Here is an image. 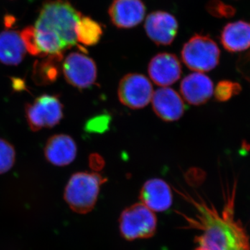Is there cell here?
I'll use <instances>...</instances> for the list:
<instances>
[{"label":"cell","instance_id":"cell-16","mask_svg":"<svg viewBox=\"0 0 250 250\" xmlns=\"http://www.w3.org/2000/svg\"><path fill=\"white\" fill-rule=\"evenodd\" d=\"M220 41L229 52L246 51L250 48V22L237 21L229 23L222 31Z\"/></svg>","mask_w":250,"mask_h":250},{"label":"cell","instance_id":"cell-5","mask_svg":"<svg viewBox=\"0 0 250 250\" xmlns=\"http://www.w3.org/2000/svg\"><path fill=\"white\" fill-rule=\"evenodd\" d=\"M181 55L190 70L205 72L218 65L220 52L216 42L209 36L195 34L184 44Z\"/></svg>","mask_w":250,"mask_h":250},{"label":"cell","instance_id":"cell-14","mask_svg":"<svg viewBox=\"0 0 250 250\" xmlns=\"http://www.w3.org/2000/svg\"><path fill=\"white\" fill-rule=\"evenodd\" d=\"M180 91L188 103L200 106L210 100L214 89L209 77L202 72H196L190 74L182 81Z\"/></svg>","mask_w":250,"mask_h":250},{"label":"cell","instance_id":"cell-10","mask_svg":"<svg viewBox=\"0 0 250 250\" xmlns=\"http://www.w3.org/2000/svg\"><path fill=\"white\" fill-rule=\"evenodd\" d=\"M148 73L156 85L167 87L173 84L182 75V65L175 54L160 53L154 56L149 65Z\"/></svg>","mask_w":250,"mask_h":250},{"label":"cell","instance_id":"cell-7","mask_svg":"<svg viewBox=\"0 0 250 250\" xmlns=\"http://www.w3.org/2000/svg\"><path fill=\"white\" fill-rule=\"evenodd\" d=\"M153 93L152 83L141 74H127L121 79L118 85L120 102L132 109L146 107L152 100Z\"/></svg>","mask_w":250,"mask_h":250},{"label":"cell","instance_id":"cell-21","mask_svg":"<svg viewBox=\"0 0 250 250\" xmlns=\"http://www.w3.org/2000/svg\"><path fill=\"white\" fill-rule=\"evenodd\" d=\"M16 161L14 147L5 140L0 139V174L11 170Z\"/></svg>","mask_w":250,"mask_h":250},{"label":"cell","instance_id":"cell-11","mask_svg":"<svg viewBox=\"0 0 250 250\" xmlns=\"http://www.w3.org/2000/svg\"><path fill=\"white\" fill-rule=\"evenodd\" d=\"M142 0H113L108 9L112 23L120 29H130L140 24L146 16Z\"/></svg>","mask_w":250,"mask_h":250},{"label":"cell","instance_id":"cell-20","mask_svg":"<svg viewBox=\"0 0 250 250\" xmlns=\"http://www.w3.org/2000/svg\"><path fill=\"white\" fill-rule=\"evenodd\" d=\"M242 87L237 82L223 80L218 82L213 91L215 100L220 103H225L241 93Z\"/></svg>","mask_w":250,"mask_h":250},{"label":"cell","instance_id":"cell-18","mask_svg":"<svg viewBox=\"0 0 250 250\" xmlns=\"http://www.w3.org/2000/svg\"><path fill=\"white\" fill-rule=\"evenodd\" d=\"M103 34L101 25L86 16H82L76 27L77 41L86 46H93L98 43Z\"/></svg>","mask_w":250,"mask_h":250},{"label":"cell","instance_id":"cell-3","mask_svg":"<svg viewBox=\"0 0 250 250\" xmlns=\"http://www.w3.org/2000/svg\"><path fill=\"white\" fill-rule=\"evenodd\" d=\"M106 182V179L97 172H77L67 182L64 199L74 212L86 214L96 205L100 188Z\"/></svg>","mask_w":250,"mask_h":250},{"label":"cell","instance_id":"cell-24","mask_svg":"<svg viewBox=\"0 0 250 250\" xmlns=\"http://www.w3.org/2000/svg\"><path fill=\"white\" fill-rule=\"evenodd\" d=\"M111 118L107 115H101L92 118L85 125V130L88 132L103 133L109 126Z\"/></svg>","mask_w":250,"mask_h":250},{"label":"cell","instance_id":"cell-22","mask_svg":"<svg viewBox=\"0 0 250 250\" xmlns=\"http://www.w3.org/2000/svg\"><path fill=\"white\" fill-rule=\"evenodd\" d=\"M207 9L210 14L216 17L229 18L232 16L235 10L231 6L224 4L219 0H212L207 4Z\"/></svg>","mask_w":250,"mask_h":250},{"label":"cell","instance_id":"cell-6","mask_svg":"<svg viewBox=\"0 0 250 250\" xmlns=\"http://www.w3.org/2000/svg\"><path fill=\"white\" fill-rule=\"evenodd\" d=\"M28 125L32 131L53 127L62 121V105L55 95H41L25 107Z\"/></svg>","mask_w":250,"mask_h":250},{"label":"cell","instance_id":"cell-19","mask_svg":"<svg viewBox=\"0 0 250 250\" xmlns=\"http://www.w3.org/2000/svg\"><path fill=\"white\" fill-rule=\"evenodd\" d=\"M62 59V54L51 55L49 58L39 62L34 67V77L38 83L46 84L52 83L59 75L58 62Z\"/></svg>","mask_w":250,"mask_h":250},{"label":"cell","instance_id":"cell-17","mask_svg":"<svg viewBox=\"0 0 250 250\" xmlns=\"http://www.w3.org/2000/svg\"><path fill=\"white\" fill-rule=\"evenodd\" d=\"M21 34L15 31L0 33V62L5 65H17L26 54Z\"/></svg>","mask_w":250,"mask_h":250},{"label":"cell","instance_id":"cell-8","mask_svg":"<svg viewBox=\"0 0 250 250\" xmlns=\"http://www.w3.org/2000/svg\"><path fill=\"white\" fill-rule=\"evenodd\" d=\"M62 72L67 82L80 89L93 85L98 75L93 59L80 52H72L67 56L62 63Z\"/></svg>","mask_w":250,"mask_h":250},{"label":"cell","instance_id":"cell-9","mask_svg":"<svg viewBox=\"0 0 250 250\" xmlns=\"http://www.w3.org/2000/svg\"><path fill=\"white\" fill-rule=\"evenodd\" d=\"M178 27L176 18L165 11L151 13L145 23L148 37L158 45H170L177 36Z\"/></svg>","mask_w":250,"mask_h":250},{"label":"cell","instance_id":"cell-15","mask_svg":"<svg viewBox=\"0 0 250 250\" xmlns=\"http://www.w3.org/2000/svg\"><path fill=\"white\" fill-rule=\"evenodd\" d=\"M77 152L76 143L67 135H55L46 143L45 158L54 166L69 165L75 160Z\"/></svg>","mask_w":250,"mask_h":250},{"label":"cell","instance_id":"cell-2","mask_svg":"<svg viewBox=\"0 0 250 250\" xmlns=\"http://www.w3.org/2000/svg\"><path fill=\"white\" fill-rule=\"evenodd\" d=\"M82 16L68 1L54 0L44 5L36 23L55 33L67 49L77 44V24Z\"/></svg>","mask_w":250,"mask_h":250},{"label":"cell","instance_id":"cell-26","mask_svg":"<svg viewBox=\"0 0 250 250\" xmlns=\"http://www.w3.org/2000/svg\"><path fill=\"white\" fill-rule=\"evenodd\" d=\"M90 165L95 170H100L103 169L104 166V160L99 154H94L90 156Z\"/></svg>","mask_w":250,"mask_h":250},{"label":"cell","instance_id":"cell-12","mask_svg":"<svg viewBox=\"0 0 250 250\" xmlns=\"http://www.w3.org/2000/svg\"><path fill=\"white\" fill-rule=\"evenodd\" d=\"M151 101L156 116L165 122L178 121L185 112L186 106L182 97L177 91L167 87L156 90Z\"/></svg>","mask_w":250,"mask_h":250},{"label":"cell","instance_id":"cell-25","mask_svg":"<svg viewBox=\"0 0 250 250\" xmlns=\"http://www.w3.org/2000/svg\"><path fill=\"white\" fill-rule=\"evenodd\" d=\"M238 71L243 75L250 84V50L240 57L238 61Z\"/></svg>","mask_w":250,"mask_h":250},{"label":"cell","instance_id":"cell-1","mask_svg":"<svg viewBox=\"0 0 250 250\" xmlns=\"http://www.w3.org/2000/svg\"><path fill=\"white\" fill-rule=\"evenodd\" d=\"M236 181L228 187L221 210L199 197L189 200L195 213L186 216L189 228L200 231L195 237V250H250V238L246 229L235 216Z\"/></svg>","mask_w":250,"mask_h":250},{"label":"cell","instance_id":"cell-23","mask_svg":"<svg viewBox=\"0 0 250 250\" xmlns=\"http://www.w3.org/2000/svg\"><path fill=\"white\" fill-rule=\"evenodd\" d=\"M26 50L33 56H41L36 45L34 27H28L23 29L21 34Z\"/></svg>","mask_w":250,"mask_h":250},{"label":"cell","instance_id":"cell-4","mask_svg":"<svg viewBox=\"0 0 250 250\" xmlns=\"http://www.w3.org/2000/svg\"><path fill=\"white\" fill-rule=\"evenodd\" d=\"M119 228L122 236L126 241L147 239L155 234L157 219L154 212L140 202L123 210Z\"/></svg>","mask_w":250,"mask_h":250},{"label":"cell","instance_id":"cell-13","mask_svg":"<svg viewBox=\"0 0 250 250\" xmlns=\"http://www.w3.org/2000/svg\"><path fill=\"white\" fill-rule=\"evenodd\" d=\"M141 203L153 212H164L172 205V192L170 186L159 178L149 179L140 191Z\"/></svg>","mask_w":250,"mask_h":250}]
</instances>
